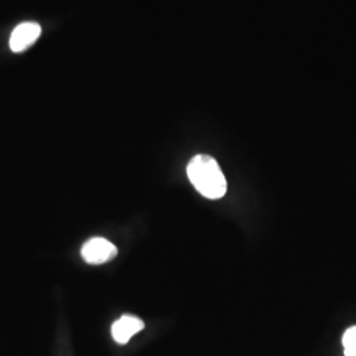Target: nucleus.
<instances>
[{"mask_svg":"<svg viewBox=\"0 0 356 356\" xmlns=\"http://www.w3.org/2000/svg\"><path fill=\"white\" fill-rule=\"evenodd\" d=\"M144 322L135 316H123L118 321H115L111 334L115 342L119 344H126L129 339L140 332L144 329Z\"/></svg>","mask_w":356,"mask_h":356,"instance_id":"obj_4","label":"nucleus"},{"mask_svg":"<svg viewBox=\"0 0 356 356\" xmlns=\"http://www.w3.org/2000/svg\"><path fill=\"white\" fill-rule=\"evenodd\" d=\"M344 355L356 356V326L347 329L343 335Z\"/></svg>","mask_w":356,"mask_h":356,"instance_id":"obj_5","label":"nucleus"},{"mask_svg":"<svg viewBox=\"0 0 356 356\" xmlns=\"http://www.w3.org/2000/svg\"><path fill=\"white\" fill-rule=\"evenodd\" d=\"M81 254L88 264L99 266L115 259L118 254V248L104 238H92L82 245Z\"/></svg>","mask_w":356,"mask_h":356,"instance_id":"obj_2","label":"nucleus"},{"mask_svg":"<svg viewBox=\"0 0 356 356\" xmlns=\"http://www.w3.org/2000/svg\"><path fill=\"white\" fill-rule=\"evenodd\" d=\"M188 177L197 191L209 200H220L227 193V181L216 159L197 154L188 165Z\"/></svg>","mask_w":356,"mask_h":356,"instance_id":"obj_1","label":"nucleus"},{"mask_svg":"<svg viewBox=\"0 0 356 356\" xmlns=\"http://www.w3.org/2000/svg\"><path fill=\"white\" fill-rule=\"evenodd\" d=\"M41 26L35 22H26L16 26L10 38V48L13 53H22L31 48L41 36Z\"/></svg>","mask_w":356,"mask_h":356,"instance_id":"obj_3","label":"nucleus"}]
</instances>
